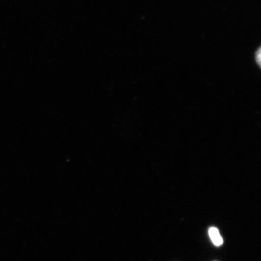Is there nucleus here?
Returning a JSON list of instances; mask_svg holds the SVG:
<instances>
[{"instance_id": "f257e3e1", "label": "nucleus", "mask_w": 261, "mask_h": 261, "mask_svg": "<svg viewBox=\"0 0 261 261\" xmlns=\"http://www.w3.org/2000/svg\"><path fill=\"white\" fill-rule=\"evenodd\" d=\"M208 236H210L212 242L215 246L219 247L223 244V238L221 236L219 230L215 227H212L208 230Z\"/></svg>"}, {"instance_id": "f03ea898", "label": "nucleus", "mask_w": 261, "mask_h": 261, "mask_svg": "<svg viewBox=\"0 0 261 261\" xmlns=\"http://www.w3.org/2000/svg\"><path fill=\"white\" fill-rule=\"evenodd\" d=\"M254 59L255 63L259 68L261 67V47L260 45L257 47L254 53Z\"/></svg>"}]
</instances>
